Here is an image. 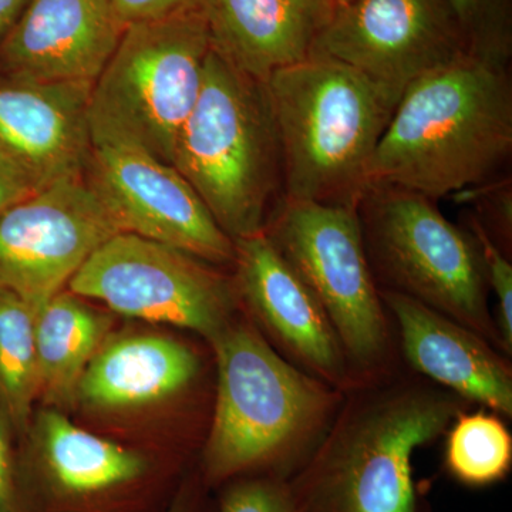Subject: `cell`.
<instances>
[{
    "instance_id": "obj_1",
    "label": "cell",
    "mask_w": 512,
    "mask_h": 512,
    "mask_svg": "<svg viewBox=\"0 0 512 512\" xmlns=\"http://www.w3.org/2000/svg\"><path fill=\"white\" fill-rule=\"evenodd\" d=\"M512 153L510 66L467 55L397 101L366 171V188L430 200L498 180Z\"/></svg>"
},
{
    "instance_id": "obj_2",
    "label": "cell",
    "mask_w": 512,
    "mask_h": 512,
    "mask_svg": "<svg viewBox=\"0 0 512 512\" xmlns=\"http://www.w3.org/2000/svg\"><path fill=\"white\" fill-rule=\"evenodd\" d=\"M211 345L217 406L198 474L211 490L241 477L288 481L322 440L338 394L245 323H229Z\"/></svg>"
},
{
    "instance_id": "obj_3",
    "label": "cell",
    "mask_w": 512,
    "mask_h": 512,
    "mask_svg": "<svg viewBox=\"0 0 512 512\" xmlns=\"http://www.w3.org/2000/svg\"><path fill=\"white\" fill-rule=\"evenodd\" d=\"M463 399L446 389L396 386L355 397L286 483L296 512H423L417 448L450 427Z\"/></svg>"
},
{
    "instance_id": "obj_4",
    "label": "cell",
    "mask_w": 512,
    "mask_h": 512,
    "mask_svg": "<svg viewBox=\"0 0 512 512\" xmlns=\"http://www.w3.org/2000/svg\"><path fill=\"white\" fill-rule=\"evenodd\" d=\"M264 84L281 147L282 197L359 205L400 97L348 64L313 55Z\"/></svg>"
},
{
    "instance_id": "obj_5",
    "label": "cell",
    "mask_w": 512,
    "mask_h": 512,
    "mask_svg": "<svg viewBox=\"0 0 512 512\" xmlns=\"http://www.w3.org/2000/svg\"><path fill=\"white\" fill-rule=\"evenodd\" d=\"M171 165L232 241L264 231L272 197L284 185L264 82L211 49L200 97L178 134Z\"/></svg>"
},
{
    "instance_id": "obj_6",
    "label": "cell",
    "mask_w": 512,
    "mask_h": 512,
    "mask_svg": "<svg viewBox=\"0 0 512 512\" xmlns=\"http://www.w3.org/2000/svg\"><path fill=\"white\" fill-rule=\"evenodd\" d=\"M211 52L204 10L131 23L90 96L93 141H119L171 164Z\"/></svg>"
},
{
    "instance_id": "obj_7",
    "label": "cell",
    "mask_w": 512,
    "mask_h": 512,
    "mask_svg": "<svg viewBox=\"0 0 512 512\" xmlns=\"http://www.w3.org/2000/svg\"><path fill=\"white\" fill-rule=\"evenodd\" d=\"M359 215L367 256L390 282L389 291L501 343L488 311L487 275L473 235L448 221L430 198L399 188H366Z\"/></svg>"
},
{
    "instance_id": "obj_8",
    "label": "cell",
    "mask_w": 512,
    "mask_h": 512,
    "mask_svg": "<svg viewBox=\"0 0 512 512\" xmlns=\"http://www.w3.org/2000/svg\"><path fill=\"white\" fill-rule=\"evenodd\" d=\"M264 232L322 305L348 362L360 369L379 365L389 333L359 205L282 197Z\"/></svg>"
},
{
    "instance_id": "obj_9",
    "label": "cell",
    "mask_w": 512,
    "mask_h": 512,
    "mask_svg": "<svg viewBox=\"0 0 512 512\" xmlns=\"http://www.w3.org/2000/svg\"><path fill=\"white\" fill-rule=\"evenodd\" d=\"M67 288L120 315L194 330L210 342L232 322L238 301L234 281L208 262L130 232L101 245Z\"/></svg>"
},
{
    "instance_id": "obj_10",
    "label": "cell",
    "mask_w": 512,
    "mask_h": 512,
    "mask_svg": "<svg viewBox=\"0 0 512 512\" xmlns=\"http://www.w3.org/2000/svg\"><path fill=\"white\" fill-rule=\"evenodd\" d=\"M32 433L20 453L29 512H165L174 500L161 494L153 458L74 426L60 410L37 414Z\"/></svg>"
},
{
    "instance_id": "obj_11",
    "label": "cell",
    "mask_w": 512,
    "mask_h": 512,
    "mask_svg": "<svg viewBox=\"0 0 512 512\" xmlns=\"http://www.w3.org/2000/svg\"><path fill=\"white\" fill-rule=\"evenodd\" d=\"M121 232L86 177L49 185L0 217V286L36 313Z\"/></svg>"
},
{
    "instance_id": "obj_12",
    "label": "cell",
    "mask_w": 512,
    "mask_h": 512,
    "mask_svg": "<svg viewBox=\"0 0 512 512\" xmlns=\"http://www.w3.org/2000/svg\"><path fill=\"white\" fill-rule=\"evenodd\" d=\"M311 55L348 64L402 97L470 53L444 0H349L330 10Z\"/></svg>"
},
{
    "instance_id": "obj_13",
    "label": "cell",
    "mask_w": 512,
    "mask_h": 512,
    "mask_svg": "<svg viewBox=\"0 0 512 512\" xmlns=\"http://www.w3.org/2000/svg\"><path fill=\"white\" fill-rule=\"evenodd\" d=\"M87 183L123 232L170 245L208 264H232L235 242L171 164L119 141H93Z\"/></svg>"
},
{
    "instance_id": "obj_14",
    "label": "cell",
    "mask_w": 512,
    "mask_h": 512,
    "mask_svg": "<svg viewBox=\"0 0 512 512\" xmlns=\"http://www.w3.org/2000/svg\"><path fill=\"white\" fill-rule=\"evenodd\" d=\"M234 242L235 291L266 332L316 379L332 387L349 386L345 350L298 272L264 231Z\"/></svg>"
},
{
    "instance_id": "obj_15",
    "label": "cell",
    "mask_w": 512,
    "mask_h": 512,
    "mask_svg": "<svg viewBox=\"0 0 512 512\" xmlns=\"http://www.w3.org/2000/svg\"><path fill=\"white\" fill-rule=\"evenodd\" d=\"M83 80L43 82L0 74V150L40 188L84 177L92 153Z\"/></svg>"
},
{
    "instance_id": "obj_16",
    "label": "cell",
    "mask_w": 512,
    "mask_h": 512,
    "mask_svg": "<svg viewBox=\"0 0 512 512\" xmlns=\"http://www.w3.org/2000/svg\"><path fill=\"white\" fill-rule=\"evenodd\" d=\"M124 29L111 0H29L0 42V74L94 83Z\"/></svg>"
},
{
    "instance_id": "obj_17",
    "label": "cell",
    "mask_w": 512,
    "mask_h": 512,
    "mask_svg": "<svg viewBox=\"0 0 512 512\" xmlns=\"http://www.w3.org/2000/svg\"><path fill=\"white\" fill-rule=\"evenodd\" d=\"M380 296L414 370L463 400L512 416L511 369L488 340L403 293L384 289Z\"/></svg>"
},
{
    "instance_id": "obj_18",
    "label": "cell",
    "mask_w": 512,
    "mask_h": 512,
    "mask_svg": "<svg viewBox=\"0 0 512 512\" xmlns=\"http://www.w3.org/2000/svg\"><path fill=\"white\" fill-rule=\"evenodd\" d=\"M333 6L328 0H205L211 49L265 82L282 67L311 56Z\"/></svg>"
},
{
    "instance_id": "obj_19",
    "label": "cell",
    "mask_w": 512,
    "mask_h": 512,
    "mask_svg": "<svg viewBox=\"0 0 512 512\" xmlns=\"http://www.w3.org/2000/svg\"><path fill=\"white\" fill-rule=\"evenodd\" d=\"M198 367L194 352L168 336H109L84 370L76 400L97 410L160 402L188 386Z\"/></svg>"
},
{
    "instance_id": "obj_20",
    "label": "cell",
    "mask_w": 512,
    "mask_h": 512,
    "mask_svg": "<svg viewBox=\"0 0 512 512\" xmlns=\"http://www.w3.org/2000/svg\"><path fill=\"white\" fill-rule=\"evenodd\" d=\"M113 320L80 296L59 292L35 315L39 399L50 409L76 402L77 386L109 338Z\"/></svg>"
},
{
    "instance_id": "obj_21",
    "label": "cell",
    "mask_w": 512,
    "mask_h": 512,
    "mask_svg": "<svg viewBox=\"0 0 512 512\" xmlns=\"http://www.w3.org/2000/svg\"><path fill=\"white\" fill-rule=\"evenodd\" d=\"M35 315L20 296L0 286V414L16 437L30 430L39 399Z\"/></svg>"
},
{
    "instance_id": "obj_22",
    "label": "cell",
    "mask_w": 512,
    "mask_h": 512,
    "mask_svg": "<svg viewBox=\"0 0 512 512\" xmlns=\"http://www.w3.org/2000/svg\"><path fill=\"white\" fill-rule=\"evenodd\" d=\"M444 461L450 476L467 487L503 481L512 466L510 431L495 414H457L448 430Z\"/></svg>"
},
{
    "instance_id": "obj_23",
    "label": "cell",
    "mask_w": 512,
    "mask_h": 512,
    "mask_svg": "<svg viewBox=\"0 0 512 512\" xmlns=\"http://www.w3.org/2000/svg\"><path fill=\"white\" fill-rule=\"evenodd\" d=\"M468 53L504 66L512 56V0H444Z\"/></svg>"
},
{
    "instance_id": "obj_24",
    "label": "cell",
    "mask_w": 512,
    "mask_h": 512,
    "mask_svg": "<svg viewBox=\"0 0 512 512\" xmlns=\"http://www.w3.org/2000/svg\"><path fill=\"white\" fill-rule=\"evenodd\" d=\"M217 490L215 512H296L288 483L279 478H235Z\"/></svg>"
},
{
    "instance_id": "obj_25",
    "label": "cell",
    "mask_w": 512,
    "mask_h": 512,
    "mask_svg": "<svg viewBox=\"0 0 512 512\" xmlns=\"http://www.w3.org/2000/svg\"><path fill=\"white\" fill-rule=\"evenodd\" d=\"M471 231L474 232L481 256H483L485 275L490 288L498 299V333L505 352L512 350V266L504 252L498 248L483 222L476 217L470 218Z\"/></svg>"
},
{
    "instance_id": "obj_26",
    "label": "cell",
    "mask_w": 512,
    "mask_h": 512,
    "mask_svg": "<svg viewBox=\"0 0 512 512\" xmlns=\"http://www.w3.org/2000/svg\"><path fill=\"white\" fill-rule=\"evenodd\" d=\"M15 433L0 414V512H29Z\"/></svg>"
},
{
    "instance_id": "obj_27",
    "label": "cell",
    "mask_w": 512,
    "mask_h": 512,
    "mask_svg": "<svg viewBox=\"0 0 512 512\" xmlns=\"http://www.w3.org/2000/svg\"><path fill=\"white\" fill-rule=\"evenodd\" d=\"M124 26L177 13L204 10L205 0H111Z\"/></svg>"
},
{
    "instance_id": "obj_28",
    "label": "cell",
    "mask_w": 512,
    "mask_h": 512,
    "mask_svg": "<svg viewBox=\"0 0 512 512\" xmlns=\"http://www.w3.org/2000/svg\"><path fill=\"white\" fill-rule=\"evenodd\" d=\"M40 190L42 188L36 181L5 151L0 150V217Z\"/></svg>"
},
{
    "instance_id": "obj_29",
    "label": "cell",
    "mask_w": 512,
    "mask_h": 512,
    "mask_svg": "<svg viewBox=\"0 0 512 512\" xmlns=\"http://www.w3.org/2000/svg\"><path fill=\"white\" fill-rule=\"evenodd\" d=\"M211 488L202 481L200 474L185 478L173 503L165 512H215V504L208 503Z\"/></svg>"
},
{
    "instance_id": "obj_30",
    "label": "cell",
    "mask_w": 512,
    "mask_h": 512,
    "mask_svg": "<svg viewBox=\"0 0 512 512\" xmlns=\"http://www.w3.org/2000/svg\"><path fill=\"white\" fill-rule=\"evenodd\" d=\"M29 0H0V42L22 15Z\"/></svg>"
},
{
    "instance_id": "obj_31",
    "label": "cell",
    "mask_w": 512,
    "mask_h": 512,
    "mask_svg": "<svg viewBox=\"0 0 512 512\" xmlns=\"http://www.w3.org/2000/svg\"><path fill=\"white\" fill-rule=\"evenodd\" d=\"M330 5L336 6V5H342V3L349 2V0H328Z\"/></svg>"
}]
</instances>
